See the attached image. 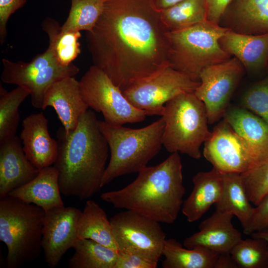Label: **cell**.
Returning a JSON list of instances; mask_svg holds the SVG:
<instances>
[{"label": "cell", "mask_w": 268, "mask_h": 268, "mask_svg": "<svg viewBox=\"0 0 268 268\" xmlns=\"http://www.w3.org/2000/svg\"><path fill=\"white\" fill-rule=\"evenodd\" d=\"M169 31L152 0H106L86 40L93 65L123 92L169 65Z\"/></svg>", "instance_id": "6da1fadb"}, {"label": "cell", "mask_w": 268, "mask_h": 268, "mask_svg": "<svg viewBox=\"0 0 268 268\" xmlns=\"http://www.w3.org/2000/svg\"><path fill=\"white\" fill-rule=\"evenodd\" d=\"M99 121L93 111L87 110L74 130L67 133L62 127L57 131L58 151L54 166L64 196L84 200L102 188L109 148Z\"/></svg>", "instance_id": "7a4b0ae2"}, {"label": "cell", "mask_w": 268, "mask_h": 268, "mask_svg": "<svg viewBox=\"0 0 268 268\" xmlns=\"http://www.w3.org/2000/svg\"><path fill=\"white\" fill-rule=\"evenodd\" d=\"M185 192L181 159L178 152H174L158 165L142 168L124 188L104 192L100 197L115 208L172 224L181 210Z\"/></svg>", "instance_id": "3957f363"}, {"label": "cell", "mask_w": 268, "mask_h": 268, "mask_svg": "<svg viewBox=\"0 0 268 268\" xmlns=\"http://www.w3.org/2000/svg\"><path fill=\"white\" fill-rule=\"evenodd\" d=\"M110 152L101 187L120 176L138 173L160 151L165 123L162 117L140 129L113 126L99 121Z\"/></svg>", "instance_id": "277c9868"}, {"label": "cell", "mask_w": 268, "mask_h": 268, "mask_svg": "<svg viewBox=\"0 0 268 268\" xmlns=\"http://www.w3.org/2000/svg\"><path fill=\"white\" fill-rule=\"evenodd\" d=\"M45 211L7 195L0 199V240L7 248V268H17L36 259L42 250Z\"/></svg>", "instance_id": "5b68a950"}, {"label": "cell", "mask_w": 268, "mask_h": 268, "mask_svg": "<svg viewBox=\"0 0 268 268\" xmlns=\"http://www.w3.org/2000/svg\"><path fill=\"white\" fill-rule=\"evenodd\" d=\"M228 30L218 24L206 20L169 31V66L200 81V74L204 68L231 58L219 43Z\"/></svg>", "instance_id": "8992f818"}, {"label": "cell", "mask_w": 268, "mask_h": 268, "mask_svg": "<svg viewBox=\"0 0 268 268\" xmlns=\"http://www.w3.org/2000/svg\"><path fill=\"white\" fill-rule=\"evenodd\" d=\"M161 116L165 123L162 144L167 151L200 159L201 146L211 134L203 103L194 92L182 93L165 104Z\"/></svg>", "instance_id": "52a82bcc"}, {"label": "cell", "mask_w": 268, "mask_h": 268, "mask_svg": "<svg viewBox=\"0 0 268 268\" xmlns=\"http://www.w3.org/2000/svg\"><path fill=\"white\" fill-rule=\"evenodd\" d=\"M2 63V81L28 91L32 106L38 109L42 108L45 95L52 84L63 78L74 76L79 72V68L72 63L68 66L60 64L49 46L29 62H12L3 58Z\"/></svg>", "instance_id": "ba28073f"}, {"label": "cell", "mask_w": 268, "mask_h": 268, "mask_svg": "<svg viewBox=\"0 0 268 268\" xmlns=\"http://www.w3.org/2000/svg\"><path fill=\"white\" fill-rule=\"evenodd\" d=\"M79 87L82 97L94 111L102 113L104 121L113 126L143 121L147 113L132 105L107 74L94 65L81 77Z\"/></svg>", "instance_id": "9c48e42d"}, {"label": "cell", "mask_w": 268, "mask_h": 268, "mask_svg": "<svg viewBox=\"0 0 268 268\" xmlns=\"http://www.w3.org/2000/svg\"><path fill=\"white\" fill-rule=\"evenodd\" d=\"M200 84L169 65L135 82L123 93L132 105L147 115L162 116L167 102L182 93L194 92Z\"/></svg>", "instance_id": "30bf717a"}, {"label": "cell", "mask_w": 268, "mask_h": 268, "mask_svg": "<svg viewBox=\"0 0 268 268\" xmlns=\"http://www.w3.org/2000/svg\"><path fill=\"white\" fill-rule=\"evenodd\" d=\"M110 221L119 252L158 263L166 239L159 222L129 210L116 214Z\"/></svg>", "instance_id": "8fae6325"}, {"label": "cell", "mask_w": 268, "mask_h": 268, "mask_svg": "<svg viewBox=\"0 0 268 268\" xmlns=\"http://www.w3.org/2000/svg\"><path fill=\"white\" fill-rule=\"evenodd\" d=\"M245 68L235 57L204 68L200 85L194 92L204 104L208 124L223 117L231 98L243 76Z\"/></svg>", "instance_id": "7c38bea8"}, {"label": "cell", "mask_w": 268, "mask_h": 268, "mask_svg": "<svg viewBox=\"0 0 268 268\" xmlns=\"http://www.w3.org/2000/svg\"><path fill=\"white\" fill-rule=\"evenodd\" d=\"M203 155L222 173L242 174L253 168L245 143L223 119L204 141Z\"/></svg>", "instance_id": "4fadbf2b"}, {"label": "cell", "mask_w": 268, "mask_h": 268, "mask_svg": "<svg viewBox=\"0 0 268 268\" xmlns=\"http://www.w3.org/2000/svg\"><path fill=\"white\" fill-rule=\"evenodd\" d=\"M81 212L76 207L65 205L45 211L41 246L50 268H56L78 239L77 224Z\"/></svg>", "instance_id": "5bb4252c"}, {"label": "cell", "mask_w": 268, "mask_h": 268, "mask_svg": "<svg viewBox=\"0 0 268 268\" xmlns=\"http://www.w3.org/2000/svg\"><path fill=\"white\" fill-rule=\"evenodd\" d=\"M233 216L231 212L215 210L200 223L198 232L185 238L183 246L188 249L201 247L218 254L230 253L242 238L232 224Z\"/></svg>", "instance_id": "9a60e30c"}, {"label": "cell", "mask_w": 268, "mask_h": 268, "mask_svg": "<svg viewBox=\"0 0 268 268\" xmlns=\"http://www.w3.org/2000/svg\"><path fill=\"white\" fill-rule=\"evenodd\" d=\"M48 120L43 112L32 114L24 119L20 138L28 159L38 169L55 163L58 141L51 137Z\"/></svg>", "instance_id": "2e32d148"}, {"label": "cell", "mask_w": 268, "mask_h": 268, "mask_svg": "<svg viewBox=\"0 0 268 268\" xmlns=\"http://www.w3.org/2000/svg\"><path fill=\"white\" fill-rule=\"evenodd\" d=\"M48 107L55 109L67 133L75 130L80 117L89 108L82 97L79 81L74 76L63 78L50 87L41 109Z\"/></svg>", "instance_id": "e0dca14e"}, {"label": "cell", "mask_w": 268, "mask_h": 268, "mask_svg": "<svg viewBox=\"0 0 268 268\" xmlns=\"http://www.w3.org/2000/svg\"><path fill=\"white\" fill-rule=\"evenodd\" d=\"M223 119L245 143L253 168L268 160V124L265 121L247 109L235 107H229Z\"/></svg>", "instance_id": "ac0fdd59"}, {"label": "cell", "mask_w": 268, "mask_h": 268, "mask_svg": "<svg viewBox=\"0 0 268 268\" xmlns=\"http://www.w3.org/2000/svg\"><path fill=\"white\" fill-rule=\"evenodd\" d=\"M15 136L0 144V199L33 179L38 170L27 158Z\"/></svg>", "instance_id": "d6986e66"}, {"label": "cell", "mask_w": 268, "mask_h": 268, "mask_svg": "<svg viewBox=\"0 0 268 268\" xmlns=\"http://www.w3.org/2000/svg\"><path fill=\"white\" fill-rule=\"evenodd\" d=\"M219 25L241 34H268V0H232Z\"/></svg>", "instance_id": "ffe728a7"}, {"label": "cell", "mask_w": 268, "mask_h": 268, "mask_svg": "<svg viewBox=\"0 0 268 268\" xmlns=\"http://www.w3.org/2000/svg\"><path fill=\"white\" fill-rule=\"evenodd\" d=\"M192 181L193 190L181 208L189 222L200 219L219 200L223 186L222 172L214 167L209 171L197 173Z\"/></svg>", "instance_id": "44dd1931"}, {"label": "cell", "mask_w": 268, "mask_h": 268, "mask_svg": "<svg viewBox=\"0 0 268 268\" xmlns=\"http://www.w3.org/2000/svg\"><path fill=\"white\" fill-rule=\"evenodd\" d=\"M219 43L223 50L237 59L248 71H257L267 66L268 34L244 35L228 30Z\"/></svg>", "instance_id": "7402d4cb"}, {"label": "cell", "mask_w": 268, "mask_h": 268, "mask_svg": "<svg viewBox=\"0 0 268 268\" xmlns=\"http://www.w3.org/2000/svg\"><path fill=\"white\" fill-rule=\"evenodd\" d=\"M61 194L59 172L54 166H51L40 170L36 177L8 195L34 204L46 211L64 206Z\"/></svg>", "instance_id": "603a6c76"}, {"label": "cell", "mask_w": 268, "mask_h": 268, "mask_svg": "<svg viewBox=\"0 0 268 268\" xmlns=\"http://www.w3.org/2000/svg\"><path fill=\"white\" fill-rule=\"evenodd\" d=\"M222 174L223 191L220 199L214 204L215 210L231 212L236 216L245 234L252 221L255 206L249 199L241 174Z\"/></svg>", "instance_id": "cb8c5ba5"}, {"label": "cell", "mask_w": 268, "mask_h": 268, "mask_svg": "<svg viewBox=\"0 0 268 268\" xmlns=\"http://www.w3.org/2000/svg\"><path fill=\"white\" fill-rule=\"evenodd\" d=\"M77 234L78 239H91L118 251L110 220L104 210L93 200H87L81 212Z\"/></svg>", "instance_id": "d4e9b609"}, {"label": "cell", "mask_w": 268, "mask_h": 268, "mask_svg": "<svg viewBox=\"0 0 268 268\" xmlns=\"http://www.w3.org/2000/svg\"><path fill=\"white\" fill-rule=\"evenodd\" d=\"M174 238L166 239L163 268H214L219 254L201 247H184Z\"/></svg>", "instance_id": "484cf974"}, {"label": "cell", "mask_w": 268, "mask_h": 268, "mask_svg": "<svg viewBox=\"0 0 268 268\" xmlns=\"http://www.w3.org/2000/svg\"><path fill=\"white\" fill-rule=\"evenodd\" d=\"M69 258V268H114L119 251L88 239H78Z\"/></svg>", "instance_id": "4316f807"}, {"label": "cell", "mask_w": 268, "mask_h": 268, "mask_svg": "<svg viewBox=\"0 0 268 268\" xmlns=\"http://www.w3.org/2000/svg\"><path fill=\"white\" fill-rule=\"evenodd\" d=\"M41 27L48 36L49 47L58 62L64 66L72 64L81 53L80 31H63L59 23L49 17L44 19Z\"/></svg>", "instance_id": "83f0119b"}, {"label": "cell", "mask_w": 268, "mask_h": 268, "mask_svg": "<svg viewBox=\"0 0 268 268\" xmlns=\"http://www.w3.org/2000/svg\"><path fill=\"white\" fill-rule=\"evenodd\" d=\"M160 16L169 31L207 20L204 0H183L160 11Z\"/></svg>", "instance_id": "f1b7e54d"}, {"label": "cell", "mask_w": 268, "mask_h": 268, "mask_svg": "<svg viewBox=\"0 0 268 268\" xmlns=\"http://www.w3.org/2000/svg\"><path fill=\"white\" fill-rule=\"evenodd\" d=\"M29 95V92L20 86L8 91L0 84V144L16 135L19 107Z\"/></svg>", "instance_id": "f546056e"}, {"label": "cell", "mask_w": 268, "mask_h": 268, "mask_svg": "<svg viewBox=\"0 0 268 268\" xmlns=\"http://www.w3.org/2000/svg\"><path fill=\"white\" fill-rule=\"evenodd\" d=\"M106 0H71L63 31H91L102 14Z\"/></svg>", "instance_id": "4dcf8cb0"}, {"label": "cell", "mask_w": 268, "mask_h": 268, "mask_svg": "<svg viewBox=\"0 0 268 268\" xmlns=\"http://www.w3.org/2000/svg\"><path fill=\"white\" fill-rule=\"evenodd\" d=\"M240 268H268V244L264 239L252 237L240 240L230 251Z\"/></svg>", "instance_id": "1f68e13d"}, {"label": "cell", "mask_w": 268, "mask_h": 268, "mask_svg": "<svg viewBox=\"0 0 268 268\" xmlns=\"http://www.w3.org/2000/svg\"><path fill=\"white\" fill-rule=\"evenodd\" d=\"M241 175L250 201L257 205L268 193V160Z\"/></svg>", "instance_id": "d6a6232c"}, {"label": "cell", "mask_w": 268, "mask_h": 268, "mask_svg": "<svg viewBox=\"0 0 268 268\" xmlns=\"http://www.w3.org/2000/svg\"><path fill=\"white\" fill-rule=\"evenodd\" d=\"M242 108L256 115L268 124V76L255 83L244 94Z\"/></svg>", "instance_id": "836d02e7"}, {"label": "cell", "mask_w": 268, "mask_h": 268, "mask_svg": "<svg viewBox=\"0 0 268 268\" xmlns=\"http://www.w3.org/2000/svg\"><path fill=\"white\" fill-rule=\"evenodd\" d=\"M27 0H0V43L2 45L7 37V24L10 16L22 8Z\"/></svg>", "instance_id": "e575fe53"}, {"label": "cell", "mask_w": 268, "mask_h": 268, "mask_svg": "<svg viewBox=\"0 0 268 268\" xmlns=\"http://www.w3.org/2000/svg\"><path fill=\"white\" fill-rule=\"evenodd\" d=\"M267 227H268V193L255 206L252 221L245 234L251 235Z\"/></svg>", "instance_id": "d590c367"}, {"label": "cell", "mask_w": 268, "mask_h": 268, "mask_svg": "<svg viewBox=\"0 0 268 268\" xmlns=\"http://www.w3.org/2000/svg\"><path fill=\"white\" fill-rule=\"evenodd\" d=\"M157 264L139 256L119 252L114 268H156Z\"/></svg>", "instance_id": "8d00e7d4"}, {"label": "cell", "mask_w": 268, "mask_h": 268, "mask_svg": "<svg viewBox=\"0 0 268 268\" xmlns=\"http://www.w3.org/2000/svg\"><path fill=\"white\" fill-rule=\"evenodd\" d=\"M232 0H204L207 20L219 24L225 8Z\"/></svg>", "instance_id": "74e56055"}, {"label": "cell", "mask_w": 268, "mask_h": 268, "mask_svg": "<svg viewBox=\"0 0 268 268\" xmlns=\"http://www.w3.org/2000/svg\"><path fill=\"white\" fill-rule=\"evenodd\" d=\"M214 268H239L230 253L219 254Z\"/></svg>", "instance_id": "f35d334b"}, {"label": "cell", "mask_w": 268, "mask_h": 268, "mask_svg": "<svg viewBox=\"0 0 268 268\" xmlns=\"http://www.w3.org/2000/svg\"><path fill=\"white\" fill-rule=\"evenodd\" d=\"M183 0H152L154 7L161 11Z\"/></svg>", "instance_id": "ab89813d"}, {"label": "cell", "mask_w": 268, "mask_h": 268, "mask_svg": "<svg viewBox=\"0 0 268 268\" xmlns=\"http://www.w3.org/2000/svg\"><path fill=\"white\" fill-rule=\"evenodd\" d=\"M250 235H251L252 237L264 239L268 244V227L264 228L259 231L254 232Z\"/></svg>", "instance_id": "60d3db41"}, {"label": "cell", "mask_w": 268, "mask_h": 268, "mask_svg": "<svg viewBox=\"0 0 268 268\" xmlns=\"http://www.w3.org/2000/svg\"><path fill=\"white\" fill-rule=\"evenodd\" d=\"M267 67H268V64H267Z\"/></svg>", "instance_id": "b9f144b4"}]
</instances>
